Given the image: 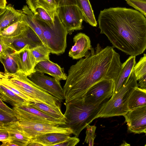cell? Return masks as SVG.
Returning a JSON list of instances; mask_svg holds the SVG:
<instances>
[{
  "label": "cell",
  "mask_w": 146,
  "mask_h": 146,
  "mask_svg": "<svg viewBox=\"0 0 146 146\" xmlns=\"http://www.w3.org/2000/svg\"><path fill=\"white\" fill-rule=\"evenodd\" d=\"M76 5L83 15L84 20L93 27L97 26V23L89 0H76Z\"/></svg>",
  "instance_id": "d4e9b609"
},
{
  "label": "cell",
  "mask_w": 146,
  "mask_h": 146,
  "mask_svg": "<svg viewBox=\"0 0 146 146\" xmlns=\"http://www.w3.org/2000/svg\"><path fill=\"white\" fill-rule=\"evenodd\" d=\"M123 116L129 132L139 134L146 129V106L129 111Z\"/></svg>",
  "instance_id": "4fadbf2b"
},
{
  "label": "cell",
  "mask_w": 146,
  "mask_h": 146,
  "mask_svg": "<svg viewBox=\"0 0 146 146\" xmlns=\"http://www.w3.org/2000/svg\"><path fill=\"white\" fill-rule=\"evenodd\" d=\"M70 134L60 133H51L36 136L31 139L30 142H36L43 146H54L69 137Z\"/></svg>",
  "instance_id": "d6986e66"
},
{
  "label": "cell",
  "mask_w": 146,
  "mask_h": 146,
  "mask_svg": "<svg viewBox=\"0 0 146 146\" xmlns=\"http://www.w3.org/2000/svg\"><path fill=\"white\" fill-rule=\"evenodd\" d=\"M128 145H130L129 144H128L126 142L124 141L123 142V143L121 144V146H128Z\"/></svg>",
  "instance_id": "ee69618b"
},
{
  "label": "cell",
  "mask_w": 146,
  "mask_h": 146,
  "mask_svg": "<svg viewBox=\"0 0 146 146\" xmlns=\"http://www.w3.org/2000/svg\"><path fill=\"white\" fill-rule=\"evenodd\" d=\"M34 14L36 19L45 22L51 28L54 26V19L52 18L44 9L41 8L36 9Z\"/></svg>",
  "instance_id": "f546056e"
},
{
  "label": "cell",
  "mask_w": 146,
  "mask_h": 146,
  "mask_svg": "<svg viewBox=\"0 0 146 146\" xmlns=\"http://www.w3.org/2000/svg\"><path fill=\"white\" fill-rule=\"evenodd\" d=\"M29 106L56 119L66 122L61 109L54 108L39 102H30Z\"/></svg>",
  "instance_id": "484cf974"
},
{
  "label": "cell",
  "mask_w": 146,
  "mask_h": 146,
  "mask_svg": "<svg viewBox=\"0 0 146 146\" xmlns=\"http://www.w3.org/2000/svg\"><path fill=\"white\" fill-rule=\"evenodd\" d=\"M29 8L33 14L38 8L44 9L54 19V14L57 6L55 0H26Z\"/></svg>",
  "instance_id": "603a6c76"
},
{
  "label": "cell",
  "mask_w": 146,
  "mask_h": 146,
  "mask_svg": "<svg viewBox=\"0 0 146 146\" xmlns=\"http://www.w3.org/2000/svg\"><path fill=\"white\" fill-rule=\"evenodd\" d=\"M27 146H43V145L36 142H31L28 144Z\"/></svg>",
  "instance_id": "7bdbcfd3"
},
{
  "label": "cell",
  "mask_w": 146,
  "mask_h": 146,
  "mask_svg": "<svg viewBox=\"0 0 146 146\" xmlns=\"http://www.w3.org/2000/svg\"><path fill=\"white\" fill-rule=\"evenodd\" d=\"M44 73L35 72L27 76L36 85L57 98L61 102L65 100L63 88L60 80L45 75Z\"/></svg>",
  "instance_id": "30bf717a"
},
{
  "label": "cell",
  "mask_w": 146,
  "mask_h": 146,
  "mask_svg": "<svg viewBox=\"0 0 146 146\" xmlns=\"http://www.w3.org/2000/svg\"><path fill=\"white\" fill-rule=\"evenodd\" d=\"M18 120L16 117L6 113L0 110V122L3 123L14 122Z\"/></svg>",
  "instance_id": "d590c367"
},
{
  "label": "cell",
  "mask_w": 146,
  "mask_h": 146,
  "mask_svg": "<svg viewBox=\"0 0 146 146\" xmlns=\"http://www.w3.org/2000/svg\"><path fill=\"white\" fill-rule=\"evenodd\" d=\"M113 48H103L98 43L70 67L63 88L65 103L83 98L91 86L104 80H113L114 87L122 63Z\"/></svg>",
  "instance_id": "6da1fadb"
},
{
  "label": "cell",
  "mask_w": 146,
  "mask_h": 146,
  "mask_svg": "<svg viewBox=\"0 0 146 146\" xmlns=\"http://www.w3.org/2000/svg\"><path fill=\"white\" fill-rule=\"evenodd\" d=\"M19 121L23 131L30 139L36 136L48 133H60L70 135L73 134L71 129L65 125L26 121Z\"/></svg>",
  "instance_id": "ba28073f"
},
{
  "label": "cell",
  "mask_w": 146,
  "mask_h": 146,
  "mask_svg": "<svg viewBox=\"0 0 146 146\" xmlns=\"http://www.w3.org/2000/svg\"><path fill=\"white\" fill-rule=\"evenodd\" d=\"M86 136L84 142L89 144V146H93L96 135L95 132L96 127L95 125H88L86 127Z\"/></svg>",
  "instance_id": "836d02e7"
},
{
  "label": "cell",
  "mask_w": 146,
  "mask_h": 146,
  "mask_svg": "<svg viewBox=\"0 0 146 146\" xmlns=\"http://www.w3.org/2000/svg\"><path fill=\"white\" fill-rule=\"evenodd\" d=\"M0 99L13 107L29 105L27 101L3 85L0 84Z\"/></svg>",
  "instance_id": "7402d4cb"
},
{
  "label": "cell",
  "mask_w": 146,
  "mask_h": 146,
  "mask_svg": "<svg viewBox=\"0 0 146 146\" xmlns=\"http://www.w3.org/2000/svg\"><path fill=\"white\" fill-rule=\"evenodd\" d=\"M35 72L47 74L60 81L66 80L67 78L64 68L49 60L39 62L35 66Z\"/></svg>",
  "instance_id": "e0dca14e"
},
{
  "label": "cell",
  "mask_w": 146,
  "mask_h": 146,
  "mask_svg": "<svg viewBox=\"0 0 146 146\" xmlns=\"http://www.w3.org/2000/svg\"><path fill=\"white\" fill-rule=\"evenodd\" d=\"M19 11L22 14V20L25 21L33 30L39 37L43 44L47 47L42 30L36 19L35 18L34 14L32 11L27 5L24 6L21 10Z\"/></svg>",
  "instance_id": "44dd1931"
},
{
  "label": "cell",
  "mask_w": 146,
  "mask_h": 146,
  "mask_svg": "<svg viewBox=\"0 0 146 146\" xmlns=\"http://www.w3.org/2000/svg\"><path fill=\"white\" fill-rule=\"evenodd\" d=\"M146 18V15H144Z\"/></svg>",
  "instance_id": "bcb514c9"
},
{
  "label": "cell",
  "mask_w": 146,
  "mask_h": 146,
  "mask_svg": "<svg viewBox=\"0 0 146 146\" xmlns=\"http://www.w3.org/2000/svg\"><path fill=\"white\" fill-rule=\"evenodd\" d=\"M80 140L76 136L68 137L64 141L55 145L59 146H74L76 145L79 142Z\"/></svg>",
  "instance_id": "e575fe53"
},
{
  "label": "cell",
  "mask_w": 146,
  "mask_h": 146,
  "mask_svg": "<svg viewBox=\"0 0 146 146\" xmlns=\"http://www.w3.org/2000/svg\"><path fill=\"white\" fill-rule=\"evenodd\" d=\"M127 4L146 15V0H125Z\"/></svg>",
  "instance_id": "d6a6232c"
},
{
  "label": "cell",
  "mask_w": 146,
  "mask_h": 146,
  "mask_svg": "<svg viewBox=\"0 0 146 146\" xmlns=\"http://www.w3.org/2000/svg\"><path fill=\"white\" fill-rule=\"evenodd\" d=\"M74 44L68 52V56L73 59H80L85 57L92 47L89 37L85 34L80 33L73 38Z\"/></svg>",
  "instance_id": "9a60e30c"
},
{
  "label": "cell",
  "mask_w": 146,
  "mask_h": 146,
  "mask_svg": "<svg viewBox=\"0 0 146 146\" xmlns=\"http://www.w3.org/2000/svg\"><path fill=\"white\" fill-rule=\"evenodd\" d=\"M0 110L6 113L16 117L15 113L13 110L8 107L1 99H0Z\"/></svg>",
  "instance_id": "74e56055"
},
{
  "label": "cell",
  "mask_w": 146,
  "mask_h": 146,
  "mask_svg": "<svg viewBox=\"0 0 146 146\" xmlns=\"http://www.w3.org/2000/svg\"><path fill=\"white\" fill-rule=\"evenodd\" d=\"M0 129L8 133L9 136L6 140L14 143L17 146H27L30 142V139L23 131L18 121L5 123L0 122Z\"/></svg>",
  "instance_id": "5bb4252c"
},
{
  "label": "cell",
  "mask_w": 146,
  "mask_h": 146,
  "mask_svg": "<svg viewBox=\"0 0 146 146\" xmlns=\"http://www.w3.org/2000/svg\"><path fill=\"white\" fill-rule=\"evenodd\" d=\"M12 109L19 121L66 125L65 121L56 119L29 105L13 107Z\"/></svg>",
  "instance_id": "9c48e42d"
},
{
  "label": "cell",
  "mask_w": 146,
  "mask_h": 146,
  "mask_svg": "<svg viewBox=\"0 0 146 146\" xmlns=\"http://www.w3.org/2000/svg\"><path fill=\"white\" fill-rule=\"evenodd\" d=\"M29 25L22 20L14 23L0 31V36L12 38L21 34Z\"/></svg>",
  "instance_id": "83f0119b"
},
{
  "label": "cell",
  "mask_w": 146,
  "mask_h": 146,
  "mask_svg": "<svg viewBox=\"0 0 146 146\" xmlns=\"http://www.w3.org/2000/svg\"><path fill=\"white\" fill-rule=\"evenodd\" d=\"M30 46L27 45L13 54L18 67L17 72L28 76L35 72L31 59Z\"/></svg>",
  "instance_id": "2e32d148"
},
{
  "label": "cell",
  "mask_w": 146,
  "mask_h": 146,
  "mask_svg": "<svg viewBox=\"0 0 146 146\" xmlns=\"http://www.w3.org/2000/svg\"><path fill=\"white\" fill-rule=\"evenodd\" d=\"M0 77L6 79L33 102L37 101L54 108L61 109V102L57 98L38 87L24 74L19 72L14 74L0 72Z\"/></svg>",
  "instance_id": "277c9868"
},
{
  "label": "cell",
  "mask_w": 146,
  "mask_h": 146,
  "mask_svg": "<svg viewBox=\"0 0 146 146\" xmlns=\"http://www.w3.org/2000/svg\"><path fill=\"white\" fill-rule=\"evenodd\" d=\"M135 56H131L122 64L120 74L114 87L113 95L117 93L127 80L136 63Z\"/></svg>",
  "instance_id": "ffe728a7"
},
{
  "label": "cell",
  "mask_w": 146,
  "mask_h": 146,
  "mask_svg": "<svg viewBox=\"0 0 146 146\" xmlns=\"http://www.w3.org/2000/svg\"><path fill=\"white\" fill-rule=\"evenodd\" d=\"M6 0H0V9H3L6 6Z\"/></svg>",
  "instance_id": "b9f144b4"
},
{
  "label": "cell",
  "mask_w": 146,
  "mask_h": 146,
  "mask_svg": "<svg viewBox=\"0 0 146 146\" xmlns=\"http://www.w3.org/2000/svg\"><path fill=\"white\" fill-rule=\"evenodd\" d=\"M57 7L60 6L77 5L76 0H55Z\"/></svg>",
  "instance_id": "f35d334b"
},
{
  "label": "cell",
  "mask_w": 146,
  "mask_h": 146,
  "mask_svg": "<svg viewBox=\"0 0 146 146\" xmlns=\"http://www.w3.org/2000/svg\"><path fill=\"white\" fill-rule=\"evenodd\" d=\"M56 11L60 21L69 34L75 30L82 29V24L84 18L77 5L58 7Z\"/></svg>",
  "instance_id": "52a82bcc"
},
{
  "label": "cell",
  "mask_w": 146,
  "mask_h": 146,
  "mask_svg": "<svg viewBox=\"0 0 146 146\" xmlns=\"http://www.w3.org/2000/svg\"><path fill=\"white\" fill-rule=\"evenodd\" d=\"M146 106V90L138 87L135 88L129 100L128 108L129 111Z\"/></svg>",
  "instance_id": "cb8c5ba5"
},
{
  "label": "cell",
  "mask_w": 146,
  "mask_h": 146,
  "mask_svg": "<svg viewBox=\"0 0 146 146\" xmlns=\"http://www.w3.org/2000/svg\"><path fill=\"white\" fill-rule=\"evenodd\" d=\"M13 54L0 56V61L4 66L5 73L14 74L18 71L17 65Z\"/></svg>",
  "instance_id": "f1b7e54d"
},
{
  "label": "cell",
  "mask_w": 146,
  "mask_h": 146,
  "mask_svg": "<svg viewBox=\"0 0 146 146\" xmlns=\"http://www.w3.org/2000/svg\"><path fill=\"white\" fill-rule=\"evenodd\" d=\"M0 56L14 53L16 51L0 40Z\"/></svg>",
  "instance_id": "8d00e7d4"
},
{
  "label": "cell",
  "mask_w": 146,
  "mask_h": 146,
  "mask_svg": "<svg viewBox=\"0 0 146 146\" xmlns=\"http://www.w3.org/2000/svg\"><path fill=\"white\" fill-rule=\"evenodd\" d=\"M0 84L7 88L25 100L29 102H33L30 97L13 87L5 78L0 77Z\"/></svg>",
  "instance_id": "1f68e13d"
},
{
  "label": "cell",
  "mask_w": 146,
  "mask_h": 146,
  "mask_svg": "<svg viewBox=\"0 0 146 146\" xmlns=\"http://www.w3.org/2000/svg\"><path fill=\"white\" fill-rule=\"evenodd\" d=\"M36 20L42 30L50 53L59 55L64 53L67 46L66 37L68 33L56 11L54 14V25L52 28L44 22Z\"/></svg>",
  "instance_id": "8992f818"
},
{
  "label": "cell",
  "mask_w": 146,
  "mask_h": 146,
  "mask_svg": "<svg viewBox=\"0 0 146 146\" xmlns=\"http://www.w3.org/2000/svg\"><path fill=\"white\" fill-rule=\"evenodd\" d=\"M9 136L8 133L6 131L0 129V141L3 142L6 140Z\"/></svg>",
  "instance_id": "60d3db41"
},
{
  "label": "cell",
  "mask_w": 146,
  "mask_h": 146,
  "mask_svg": "<svg viewBox=\"0 0 146 146\" xmlns=\"http://www.w3.org/2000/svg\"><path fill=\"white\" fill-rule=\"evenodd\" d=\"M100 33L113 48L137 56L146 49V18L140 12L125 7H110L100 11L98 17Z\"/></svg>",
  "instance_id": "7a4b0ae2"
},
{
  "label": "cell",
  "mask_w": 146,
  "mask_h": 146,
  "mask_svg": "<svg viewBox=\"0 0 146 146\" xmlns=\"http://www.w3.org/2000/svg\"><path fill=\"white\" fill-rule=\"evenodd\" d=\"M22 20V16L19 11L9 4L0 9V31L11 25Z\"/></svg>",
  "instance_id": "ac0fdd59"
},
{
  "label": "cell",
  "mask_w": 146,
  "mask_h": 146,
  "mask_svg": "<svg viewBox=\"0 0 146 146\" xmlns=\"http://www.w3.org/2000/svg\"><path fill=\"white\" fill-rule=\"evenodd\" d=\"M30 49L32 63L35 68L39 62L49 60L50 52L48 48L43 44Z\"/></svg>",
  "instance_id": "4316f807"
},
{
  "label": "cell",
  "mask_w": 146,
  "mask_h": 146,
  "mask_svg": "<svg viewBox=\"0 0 146 146\" xmlns=\"http://www.w3.org/2000/svg\"><path fill=\"white\" fill-rule=\"evenodd\" d=\"M138 86L142 89L146 90V73L142 76L138 80Z\"/></svg>",
  "instance_id": "ab89813d"
},
{
  "label": "cell",
  "mask_w": 146,
  "mask_h": 146,
  "mask_svg": "<svg viewBox=\"0 0 146 146\" xmlns=\"http://www.w3.org/2000/svg\"><path fill=\"white\" fill-rule=\"evenodd\" d=\"M137 81L132 70L127 80L118 91L104 104L96 119L124 116L129 111L128 102L129 97L134 89L138 86Z\"/></svg>",
  "instance_id": "5b68a950"
},
{
  "label": "cell",
  "mask_w": 146,
  "mask_h": 146,
  "mask_svg": "<svg viewBox=\"0 0 146 146\" xmlns=\"http://www.w3.org/2000/svg\"><path fill=\"white\" fill-rule=\"evenodd\" d=\"M0 40L10 46L16 52L21 50L27 45L30 48L42 44L39 37L29 26L20 35L12 38L0 36Z\"/></svg>",
  "instance_id": "7c38bea8"
},
{
  "label": "cell",
  "mask_w": 146,
  "mask_h": 146,
  "mask_svg": "<svg viewBox=\"0 0 146 146\" xmlns=\"http://www.w3.org/2000/svg\"><path fill=\"white\" fill-rule=\"evenodd\" d=\"M143 133H144L146 134V129H145L143 131Z\"/></svg>",
  "instance_id": "f6af8a7d"
},
{
  "label": "cell",
  "mask_w": 146,
  "mask_h": 146,
  "mask_svg": "<svg viewBox=\"0 0 146 146\" xmlns=\"http://www.w3.org/2000/svg\"><path fill=\"white\" fill-rule=\"evenodd\" d=\"M107 99L96 104L86 102L83 98L65 103L66 110L64 114L66 126L70 128L73 134L78 137L82 130L95 119Z\"/></svg>",
  "instance_id": "3957f363"
},
{
  "label": "cell",
  "mask_w": 146,
  "mask_h": 146,
  "mask_svg": "<svg viewBox=\"0 0 146 146\" xmlns=\"http://www.w3.org/2000/svg\"><path fill=\"white\" fill-rule=\"evenodd\" d=\"M114 82L112 79L104 80L94 84L88 90L83 98L88 104H96L106 99H109L113 95Z\"/></svg>",
  "instance_id": "8fae6325"
},
{
  "label": "cell",
  "mask_w": 146,
  "mask_h": 146,
  "mask_svg": "<svg viewBox=\"0 0 146 146\" xmlns=\"http://www.w3.org/2000/svg\"><path fill=\"white\" fill-rule=\"evenodd\" d=\"M138 80L146 73V54L141 58L133 69Z\"/></svg>",
  "instance_id": "4dcf8cb0"
},
{
  "label": "cell",
  "mask_w": 146,
  "mask_h": 146,
  "mask_svg": "<svg viewBox=\"0 0 146 146\" xmlns=\"http://www.w3.org/2000/svg\"><path fill=\"white\" fill-rule=\"evenodd\" d=\"M145 146H146V144H145Z\"/></svg>",
  "instance_id": "7dc6e473"
}]
</instances>
